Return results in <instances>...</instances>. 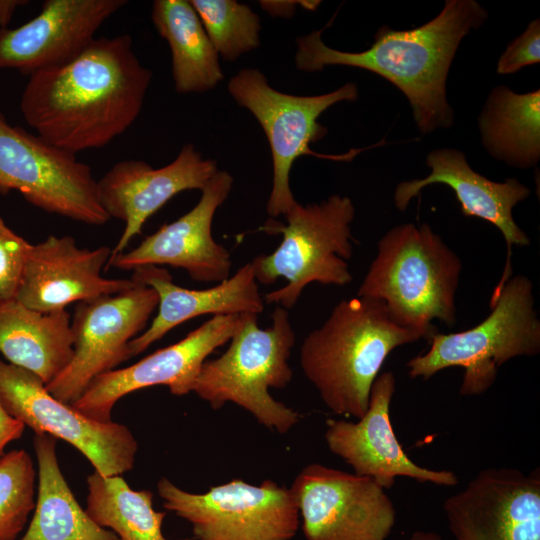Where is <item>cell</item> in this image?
<instances>
[{"label": "cell", "mask_w": 540, "mask_h": 540, "mask_svg": "<svg viewBox=\"0 0 540 540\" xmlns=\"http://www.w3.org/2000/svg\"><path fill=\"white\" fill-rule=\"evenodd\" d=\"M151 79L130 35L95 38L72 61L31 74L20 111L37 135L76 155L106 146L134 123Z\"/></svg>", "instance_id": "obj_1"}, {"label": "cell", "mask_w": 540, "mask_h": 540, "mask_svg": "<svg viewBox=\"0 0 540 540\" xmlns=\"http://www.w3.org/2000/svg\"><path fill=\"white\" fill-rule=\"evenodd\" d=\"M475 0H446L441 12L409 30L380 27L374 42L362 52L327 46L315 30L296 39L295 65L306 72L342 65L373 72L395 85L407 98L422 134L449 128L454 111L447 99L448 73L462 39L488 20Z\"/></svg>", "instance_id": "obj_2"}, {"label": "cell", "mask_w": 540, "mask_h": 540, "mask_svg": "<svg viewBox=\"0 0 540 540\" xmlns=\"http://www.w3.org/2000/svg\"><path fill=\"white\" fill-rule=\"evenodd\" d=\"M421 339L396 323L381 301L355 296L338 302L304 338L300 367L333 413L360 419L388 355Z\"/></svg>", "instance_id": "obj_3"}, {"label": "cell", "mask_w": 540, "mask_h": 540, "mask_svg": "<svg viewBox=\"0 0 540 540\" xmlns=\"http://www.w3.org/2000/svg\"><path fill=\"white\" fill-rule=\"evenodd\" d=\"M462 262L428 224L404 223L379 240L357 295L381 301L399 325L429 339L434 320L453 327Z\"/></svg>", "instance_id": "obj_4"}, {"label": "cell", "mask_w": 540, "mask_h": 540, "mask_svg": "<svg viewBox=\"0 0 540 540\" xmlns=\"http://www.w3.org/2000/svg\"><path fill=\"white\" fill-rule=\"evenodd\" d=\"M229 342L219 357L202 364L193 392L212 409L232 402L268 429L287 433L300 414L275 400L269 389L285 388L293 378L289 359L296 334L288 310L277 305L264 329L258 315L248 314Z\"/></svg>", "instance_id": "obj_5"}, {"label": "cell", "mask_w": 540, "mask_h": 540, "mask_svg": "<svg viewBox=\"0 0 540 540\" xmlns=\"http://www.w3.org/2000/svg\"><path fill=\"white\" fill-rule=\"evenodd\" d=\"M284 217L285 224L269 219L261 228L268 234L281 233L280 245L250 264L258 284L287 281L263 299L289 311L311 283L342 287L353 280L348 261L353 255L355 207L349 197L335 194L319 203L296 202Z\"/></svg>", "instance_id": "obj_6"}, {"label": "cell", "mask_w": 540, "mask_h": 540, "mask_svg": "<svg viewBox=\"0 0 540 540\" xmlns=\"http://www.w3.org/2000/svg\"><path fill=\"white\" fill-rule=\"evenodd\" d=\"M534 305L531 280L524 275L510 277L491 299V311L482 322L456 333H435L429 349L407 362L408 375L427 380L443 369L461 367L460 394L484 393L505 362L540 352V320Z\"/></svg>", "instance_id": "obj_7"}, {"label": "cell", "mask_w": 540, "mask_h": 540, "mask_svg": "<svg viewBox=\"0 0 540 540\" xmlns=\"http://www.w3.org/2000/svg\"><path fill=\"white\" fill-rule=\"evenodd\" d=\"M227 88L235 102L257 119L268 139L273 164V184L267 201L271 218L284 216L297 202L289 176L299 157L349 161L361 151L326 155L310 149V144L327 134V128L318 122L320 115L338 102L358 98L355 83H346L329 93L298 96L275 90L260 70L244 68L230 79Z\"/></svg>", "instance_id": "obj_8"}, {"label": "cell", "mask_w": 540, "mask_h": 540, "mask_svg": "<svg viewBox=\"0 0 540 540\" xmlns=\"http://www.w3.org/2000/svg\"><path fill=\"white\" fill-rule=\"evenodd\" d=\"M157 490L163 507L192 525L196 540H291L299 528L291 489L272 480L235 479L196 494L161 478Z\"/></svg>", "instance_id": "obj_9"}, {"label": "cell", "mask_w": 540, "mask_h": 540, "mask_svg": "<svg viewBox=\"0 0 540 540\" xmlns=\"http://www.w3.org/2000/svg\"><path fill=\"white\" fill-rule=\"evenodd\" d=\"M20 192L32 205L88 225L110 220L97 180L76 155L11 125L0 112V192Z\"/></svg>", "instance_id": "obj_10"}, {"label": "cell", "mask_w": 540, "mask_h": 540, "mask_svg": "<svg viewBox=\"0 0 540 540\" xmlns=\"http://www.w3.org/2000/svg\"><path fill=\"white\" fill-rule=\"evenodd\" d=\"M133 281L117 294L76 303L71 318L73 357L45 385L57 400L71 405L95 377L131 358L129 343L148 327L159 301L152 287Z\"/></svg>", "instance_id": "obj_11"}, {"label": "cell", "mask_w": 540, "mask_h": 540, "mask_svg": "<svg viewBox=\"0 0 540 540\" xmlns=\"http://www.w3.org/2000/svg\"><path fill=\"white\" fill-rule=\"evenodd\" d=\"M0 403L36 435L48 434L78 449L100 475L130 471L138 443L120 423L93 420L54 398L33 373L0 359Z\"/></svg>", "instance_id": "obj_12"}, {"label": "cell", "mask_w": 540, "mask_h": 540, "mask_svg": "<svg viewBox=\"0 0 540 540\" xmlns=\"http://www.w3.org/2000/svg\"><path fill=\"white\" fill-rule=\"evenodd\" d=\"M290 489L307 540H385L395 524L393 502L369 477L312 463Z\"/></svg>", "instance_id": "obj_13"}, {"label": "cell", "mask_w": 540, "mask_h": 540, "mask_svg": "<svg viewBox=\"0 0 540 540\" xmlns=\"http://www.w3.org/2000/svg\"><path fill=\"white\" fill-rule=\"evenodd\" d=\"M247 315L212 316L178 342L131 366L98 375L71 405L93 420L109 422L116 402L131 392L156 385L167 386L176 396L193 392L202 364L230 341Z\"/></svg>", "instance_id": "obj_14"}, {"label": "cell", "mask_w": 540, "mask_h": 540, "mask_svg": "<svg viewBox=\"0 0 540 540\" xmlns=\"http://www.w3.org/2000/svg\"><path fill=\"white\" fill-rule=\"evenodd\" d=\"M443 509L456 540H540L539 472L484 469Z\"/></svg>", "instance_id": "obj_15"}, {"label": "cell", "mask_w": 540, "mask_h": 540, "mask_svg": "<svg viewBox=\"0 0 540 540\" xmlns=\"http://www.w3.org/2000/svg\"><path fill=\"white\" fill-rule=\"evenodd\" d=\"M233 177L218 170L201 190L198 203L175 221L161 226L128 252L113 257L108 268L135 270L169 265L184 269L197 282H221L230 276L231 254L212 236L216 210L228 198Z\"/></svg>", "instance_id": "obj_16"}, {"label": "cell", "mask_w": 540, "mask_h": 540, "mask_svg": "<svg viewBox=\"0 0 540 540\" xmlns=\"http://www.w3.org/2000/svg\"><path fill=\"white\" fill-rule=\"evenodd\" d=\"M395 389L394 374L380 373L372 385L368 409L357 422L327 420L328 448L355 474L373 479L383 489L393 487L398 476L441 486L456 485L458 477L454 472L419 466L404 452L390 420Z\"/></svg>", "instance_id": "obj_17"}, {"label": "cell", "mask_w": 540, "mask_h": 540, "mask_svg": "<svg viewBox=\"0 0 540 540\" xmlns=\"http://www.w3.org/2000/svg\"><path fill=\"white\" fill-rule=\"evenodd\" d=\"M217 171L216 162L204 159L192 144L184 145L171 163L158 169L142 160L114 164L97 180L102 208L110 219L125 224L110 260L124 252L147 219L171 198L186 190L201 191Z\"/></svg>", "instance_id": "obj_18"}, {"label": "cell", "mask_w": 540, "mask_h": 540, "mask_svg": "<svg viewBox=\"0 0 540 540\" xmlns=\"http://www.w3.org/2000/svg\"><path fill=\"white\" fill-rule=\"evenodd\" d=\"M112 249L100 246L80 248L68 235H49L31 244L15 299L39 312L65 310L71 303L117 294L134 281L107 278Z\"/></svg>", "instance_id": "obj_19"}, {"label": "cell", "mask_w": 540, "mask_h": 540, "mask_svg": "<svg viewBox=\"0 0 540 540\" xmlns=\"http://www.w3.org/2000/svg\"><path fill=\"white\" fill-rule=\"evenodd\" d=\"M126 0H46L40 13L13 29L0 30V69L31 74L64 65L95 39L100 26Z\"/></svg>", "instance_id": "obj_20"}, {"label": "cell", "mask_w": 540, "mask_h": 540, "mask_svg": "<svg viewBox=\"0 0 540 540\" xmlns=\"http://www.w3.org/2000/svg\"><path fill=\"white\" fill-rule=\"evenodd\" d=\"M426 165L431 170L426 177L398 183L393 197L395 207L405 211L422 189L432 184H445L455 192L464 216L480 218L499 229L507 245V258L492 292L491 298H495L512 277V247L530 245L528 235L513 217V208L529 197L530 189L516 178L495 182L482 176L470 167L465 154L454 148L432 150L427 155Z\"/></svg>", "instance_id": "obj_21"}, {"label": "cell", "mask_w": 540, "mask_h": 540, "mask_svg": "<svg viewBox=\"0 0 540 540\" xmlns=\"http://www.w3.org/2000/svg\"><path fill=\"white\" fill-rule=\"evenodd\" d=\"M131 279L152 287L159 299L158 312L150 325L129 343L131 357L142 353L170 330L195 317L207 314L259 315L264 310V299L250 262L227 279L202 290L178 286L169 271L159 266L136 268Z\"/></svg>", "instance_id": "obj_22"}, {"label": "cell", "mask_w": 540, "mask_h": 540, "mask_svg": "<svg viewBox=\"0 0 540 540\" xmlns=\"http://www.w3.org/2000/svg\"><path fill=\"white\" fill-rule=\"evenodd\" d=\"M71 316L66 310L39 312L16 299L0 301V352L45 385L53 381L73 357Z\"/></svg>", "instance_id": "obj_23"}, {"label": "cell", "mask_w": 540, "mask_h": 540, "mask_svg": "<svg viewBox=\"0 0 540 540\" xmlns=\"http://www.w3.org/2000/svg\"><path fill=\"white\" fill-rule=\"evenodd\" d=\"M57 439L33 438L38 464V487L34 513L21 540H120L97 525L71 491L58 464Z\"/></svg>", "instance_id": "obj_24"}, {"label": "cell", "mask_w": 540, "mask_h": 540, "mask_svg": "<svg viewBox=\"0 0 540 540\" xmlns=\"http://www.w3.org/2000/svg\"><path fill=\"white\" fill-rule=\"evenodd\" d=\"M151 18L170 47L172 78L178 93H203L224 78L219 55L190 1L156 0Z\"/></svg>", "instance_id": "obj_25"}, {"label": "cell", "mask_w": 540, "mask_h": 540, "mask_svg": "<svg viewBox=\"0 0 540 540\" xmlns=\"http://www.w3.org/2000/svg\"><path fill=\"white\" fill-rule=\"evenodd\" d=\"M481 142L495 159L530 168L540 159V90L517 93L504 85L489 93L479 117Z\"/></svg>", "instance_id": "obj_26"}, {"label": "cell", "mask_w": 540, "mask_h": 540, "mask_svg": "<svg viewBox=\"0 0 540 540\" xmlns=\"http://www.w3.org/2000/svg\"><path fill=\"white\" fill-rule=\"evenodd\" d=\"M86 512L100 527L120 540H167L162 533L166 512L153 508L149 490H132L121 475L87 477Z\"/></svg>", "instance_id": "obj_27"}, {"label": "cell", "mask_w": 540, "mask_h": 540, "mask_svg": "<svg viewBox=\"0 0 540 540\" xmlns=\"http://www.w3.org/2000/svg\"><path fill=\"white\" fill-rule=\"evenodd\" d=\"M218 55L235 61L260 45V18L235 0H190Z\"/></svg>", "instance_id": "obj_28"}, {"label": "cell", "mask_w": 540, "mask_h": 540, "mask_svg": "<svg viewBox=\"0 0 540 540\" xmlns=\"http://www.w3.org/2000/svg\"><path fill=\"white\" fill-rule=\"evenodd\" d=\"M36 472L31 456L12 450L0 460V540H16L35 507Z\"/></svg>", "instance_id": "obj_29"}, {"label": "cell", "mask_w": 540, "mask_h": 540, "mask_svg": "<svg viewBox=\"0 0 540 540\" xmlns=\"http://www.w3.org/2000/svg\"><path fill=\"white\" fill-rule=\"evenodd\" d=\"M30 246L0 216V301L15 299Z\"/></svg>", "instance_id": "obj_30"}, {"label": "cell", "mask_w": 540, "mask_h": 540, "mask_svg": "<svg viewBox=\"0 0 540 540\" xmlns=\"http://www.w3.org/2000/svg\"><path fill=\"white\" fill-rule=\"evenodd\" d=\"M540 62V20L531 21L525 31L511 41L500 56L498 74L516 73L525 66Z\"/></svg>", "instance_id": "obj_31"}, {"label": "cell", "mask_w": 540, "mask_h": 540, "mask_svg": "<svg viewBox=\"0 0 540 540\" xmlns=\"http://www.w3.org/2000/svg\"><path fill=\"white\" fill-rule=\"evenodd\" d=\"M25 425L8 414L0 403V460L4 456L5 447L12 441L19 439Z\"/></svg>", "instance_id": "obj_32"}, {"label": "cell", "mask_w": 540, "mask_h": 540, "mask_svg": "<svg viewBox=\"0 0 540 540\" xmlns=\"http://www.w3.org/2000/svg\"><path fill=\"white\" fill-rule=\"evenodd\" d=\"M261 6L269 13L279 16H288L293 14V8L296 5V1H261Z\"/></svg>", "instance_id": "obj_33"}, {"label": "cell", "mask_w": 540, "mask_h": 540, "mask_svg": "<svg viewBox=\"0 0 540 540\" xmlns=\"http://www.w3.org/2000/svg\"><path fill=\"white\" fill-rule=\"evenodd\" d=\"M27 3L22 0H0V30L7 28L16 8Z\"/></svg>", "instance_id": "obj_34"}, {"label": "cell", "mask_w": 540, "mask_h": 540, "mask_svg": "<svg viewBox=\"0 0 540 540\" xmlns=\"http://www.w3.org/2000/svg\"><path fill=\"white\" fill-rule=\"evenodd\" d=\"M406 540H442V538L434 532L416 531Z\"/></svg>", "instance_id": "obj_35"}, {"label": "cell", "mask_w": 540, "mask_h": 540, "mask_svg": "<svg viewBox=\"0 0 540 540\" xmlns=\"http://www.w3.org/2000/svg\"><path fill=\"white\" fill-rule=\"evenodd\" d=\"M179 540H192V539H179Z\"/></svg>", "instance_id": "obj_36"}]
</instances>
